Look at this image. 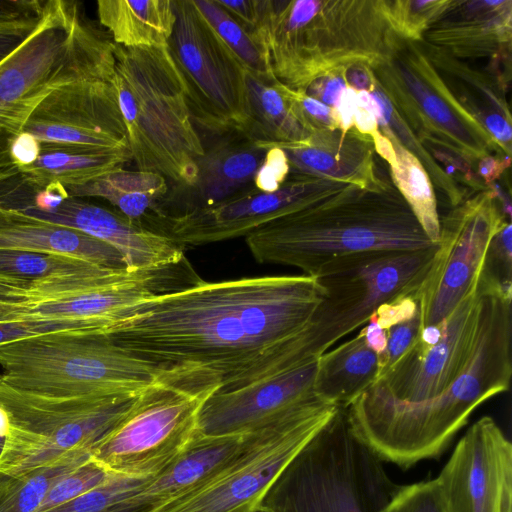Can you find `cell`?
I'll use <instances>...</instances> for the list:
<instances>
[{"label":"cell","instance_id":"cell-37","mask_svg":"<svg viewBox=\"0 0 512 512\" xmlns=\"http://www.w3.org/2000/svg\"><path fill=\"white\" fill-rule=\"evenodd\" d=\"M112 475L91 456L89 460L61 478L50 489L35 512H45L67 503L101 485Z\"/></svg>","mask_w":512,"mask_h":512},{"label":"cell","instance_id":"cell-53","mask_svg":"<svg viewBox=\"0 0 512 512\" xmlns=\"http://www.w3.org/2000/svg\"><path fill=\"white\" fill-rule=\"evenodd\" d=\"M377 153L384 158L390 167L396 165V154L391 141L378 130L371 136Z\"/></svg>","mask_w":512,"mask_h":512},{"label":"cell","instance_id":"cell-33","mask_svg":"<svg viewBox=\"0 0 512 512\" xmlns=\"http://www.w3.org/2000/svg\"><path fill=\"white\" fill-rule=\"evenodd\" d=\"M381 128L384 136L391 141L396 154V165L390 167L394 185L426 236L437 244L440 236V218L429 175L420 161L401 145L386 124Z\"/></svg>","mask_w":512,"mask_h":512},{"label":"cell","instance_id":"cell-49","mask_svg":"<svg viewBox=\"0 0 512 512\" xmlns=\"http://www.w3.org/2000/svg\"><path fill=\"white\" fill-rule=\"evenodd\" d=\"M344 79L348 87L354 90L367 91L375 86V78L371 69L363 64H355L344 71Z\"/></svg>","mask_w":512,"mask_h":512},{"label":"cell","instance_id":"cell-40","mask_svg":"<svg viewBox=\"0 0 512 512\" xmlns=\"http://www.w3.org/2000/svg\"><path fill=\"white\" fill-rule=\"evenodd\" d=\"M511 224L507 223L491 240L486 252L481 277L503 287L511 283Z\"/></svg>","mask_w":512,"mask_h":512},{"label":"cell","instance_id":"cell-55","mask_svg":"<svg viewBox=\"0 0 512 512\" xmlns=\"http://www.w3.org/2000/svg\"><path fill=\"white\" fill-rule=\"evenodd\" d=\"M17 174V171L15 168H10V169H6V170H0V181L8 178V177H11L13 175Z\"/></svg>","mask_w":512,"mask_h":512},{"label":"cell","instance_id":"cell-32","mask_svg":"<svg viewBox=\"0 0 512 512\" xmlns=\"http://www.w3.org/2000/svg\"><path fill=\"white\" fill-rule=\"evenodd\" d=\"M246 92L249 124L244 135L269 147L309 139L311 133L294 114L284 85L277 79L260 77L246 70Z\"/></svg>","mask_w":512,"mask_h":512},{"label":"cell","instance_id":"cell-20","mask_svg":"<svg viewBox=\"0 0 512 512\" xmlns=\"http://www.w3.org/2000/svg\"><path fill=\"white\" fill-rule=\"evenodd\" d=\"M318 359L246 386L212 393L202 404L197 433L241 435L258 431L316 395Z\"/></svg>","mask_w":512,"mask_h":512},{"label":"cell","instance_id":"cell-28","mask_svg":"<svg viewBox=\"0 0 512 512\" xmlns=\"http://www.w3.org/2000/svg\"><path fill=\"white\" fill-rule=\"evenodd\" d=\"M129 148L94 150L73 146L40 145L31 164L16 169L20 179L38 188L80 186L131 161Z\"/></svg>","mask_w":512,"mask_h":512},{"label":"cell","instance_id":"cell-18","mask_svg":"<svg viewBox=\"0 0 512 512\" xmlns=\"http://www.w3.org/2000/svg\"><path fill=\"white\" fill-rule=\"evenodd\" d=\"M22 132L40 145L129 148L115 88L102 80L79 79L54 89L32 112Z\"/></svg>","mask_w":512,"mask_h":512},{"label":"cell","instance_id":"cell-3","mask_svg":"<svg viewBox=\"0 0 512 512\" xmlns=\"http://www.w3.org/2000/svg\"><path fill=\"white\" fill-rule=\"evenodd\" d=\"M259 263L296 267L321 278L341 261L380 251L435 247L394 184L339 182L308 205L245 236Z\"/></svg>","mask_w":512,"mask_h":512},{"label":"cell","instance_id":"cell-54","mask_svg":"<svg viewBox=\"0 0 512 512\" xmlns=\"http://www.w3.org/2000/svg\"><path fill=\"white\" fill-rule=\"evenodd\" d=\"M23 302L0 300V323L20 321V309Z\"/></svg>","mask_w":512,"mask_h":512},{"label":"cell","instance_id":"cell-6","mask_svg":"<svg viewBox=\"0 0 512 512\" xmlns=\"http://www.w3.org/2000/svg\"><path fill=\"white\" fill-rule=\"evenodd\" d=\"M111 81L127 131L131 159L190 186L204 144L191 117L183 77L166 45L123 47L114 43Z\"/></svg>","mask_w":512,"mask_h":512},{"label":"cell","instance_id":"cell-5","mask_svg":"<svg viewBox=\"0 0 512 512\" xmlns=\"http://www.w3.org/2000/svg\"><path fill=\"white\" fill-rule=\"evenodd\" d=\"M114 42L78 1L47 0L37 27L0 62V170L30 115L54 89L79 79L111 82Z\"/></svg>","mask_w":512,"mask_h":512},{"label":"cell","instance_id":"cell-25","mask_svg":"<svg viewBox=\"0 0 512 512\" xmlns=\"http://www.w3.org/2000/svg\"><path fill=\"white\" fill-rule=\"evenodd\" d=\"M251 433L205 436L196 431L182 453L131 497L132 505L150 512L201 486L237 457Z\"/></svg>","mask_w":512,"mask_h":512},{"label":"cell","instance_id":"cell-46","mask_svg":"<svg viewBox=\"0 0 512 512\" xmlns=\"http://www.w3.org/2000/svg\"><path fill=\"white\" fill-rule=\"evenodd\" d=\"M344 72H334L315 79L305 90V94L326 106L336 108L347 87Z\"/></svg>","mask_w":512,"mask_h":512},{"label":"cell","instance_id":"cell-45","mask_svg":"<svg viewBox=\"0 0 512 512\" xmlns=\"http://www.w3.org/2000/svg\"><path fill=\"white\" fill-rule=\"evenodd\" d=\"M419 313L417 300L413 296H403L381 304L372 316L387 331L391 326L407 321Z\"/></svg>","mask_w":512,"mask_h":512},{"label":"cell","instance_id":"cell-8","mask_svg":"<svg viewBox=\"0 0 512 512\" xmlns=\"http://www.w3.org/2000/svg\"><path fill=\"white\" fill-rule=\"evenodd\" d=\"M1 376L62 397L138 395L164 383L160 371L102 332H53L0 344Z\"/></svg>","mask_w":512,"mask_h":512},{"label":"cell","instance_id":"cell-22","mask_svg":"<svg viewBox=\"0 0 512 512\" xmlns=\"http://www.w3.org/2000/svg\"><path fill=\"white\" fill-rule=\"evenodd\" d=\"M270 148L242 133L205 148L194 182L168 191L158 206L156 221L217 205L249 189Z\"/></svg>","mask_w":512,"mask_h":512},{"label":"cell","instance_id":"cell-39","mask_svg":"<svg viewBox=\"0 0 512 512\" xmlns=\"http://www.w3.org/2000/svg\"><path fill=\"white\" fill-rule=\"evenodd\" d=\"M92 331L86 323L65 319H26L0 323V344L53 332Z\"/></svg>","mask_w":512,"mask_h":512},{"label":"cell","instance_id":"cell-10","mask_svg":"<svg viewBox=\"0 0 512 512\" xmlns=\"http://www.w3.org/2000/svg\"><path fill=\"white\" fill-rule=\"evenodd\" d=\"M436 248L356 255L318 278L325 297L296 341L298 365L317 360L338 340L363 327L381 304L415 297Z\"/></svg>","mask_w":512,"mask_h":512},{"label":"cell","instance_id":"cell-23","mask_svg":"<svg viewBox=\"0 0 512 512\" xmlns=\"http://www.w3.org/2000/svg\"><path fill=\"white\" fill-rule=\"evenodd\" d=\"M148 271L111 269L60 254L0 250V279L24 285L31 300L58 298L113 285Z\"/></svg>","mask_w":512,"mask_h":512},{"label":"cell","instance_id":"cell-21","mask_svg":"<svg viewBox=\"0 0 512 512\" xmlns=\"http://www.w3.org/2000/svg\"><path fill=\"white\" fill-rule=\"evenodd\" d=\"M21 212L112 246L121 254L129 271L162 268L186 258V247L169 236L84 198L68 195L50 210Z\"/></svg>","mask_w":512,"mask_h":512},{"label":"cell","instance_id":"cell-2","mask_svg":"<svg viewBox=\"0 0 512 512\" xmlns=\"http://www.w3.org/2000/svg\"><path fill=\"white\" fill-rule=\"evenodd\" d=\"M477 340L459 376L443 392L402 402L362 392L344 410L354 433L383 461L408 468L436 458L474 410L506 392L512 376V288L479 278Z\"/></svg>","mask_w":512,"mask_h":512},{"label":"cell","instance_id":"cell-50","mask_svg":"<svg viewBox=\"0 0 512 512\" xmlns=\"http://www.w3.org/2000/svg\"><path fill=\"white\" fill-rule=\"evenodd\" d=\"M360 333L363 335L367 346L378 356L384 352L387 345V332L376 322L373 316L361 328Z\"/></svg>","mask_w":512,"mask_h":512},{"label":"cell","instance_id":"cell-38","mask_svg":"<svg viewBox=\"0 0 512 512\" xmlns=\"http://www.w3.org/2000/svg\"><path fill=\"white\" fill-rule=\"evenodd\" d=\"M384 512H446L436 478L400 486Z\"/></svg>","mask_w":512,"mask_h":512},{"label":"cell","instance_id":"cell-26","mask_svg":"<svg viewBox=\"0 0 512 512\" xmlns=\"http://www.w3.org/2000/svg\"><path fill=\"white\" fill-rule=\"evenodd\" d=\"M0 250L66 255L111 269H126L112 246L80 231L0 205Z\"/></svg>","mask_w":512,"mask_h":512},{"label":"cell","instance_id":"cell-1","mask_svg":"<svg viewBox=\"0 0 512 512\" xmlns=\"http://www.w3.org/2000/svg\"><path fill=\"white\" fill-rule=\"evenodd\" d=\"M324 297L305 274L202 279L146 299L100 332L164 383L225 391L297 367L296 340Z\"/></svg>","mask_w":512,"mask_h":512},{"label":"cell","instance_id":"cell-56","mask_svg":"<svg viewBox=\"0 0 512 512\" xmlns=\"http://www.w3.org/2000/svg\"><path fill=\"white\" fill-rule=\"evenodd\" d=\"M257 512H259V511H257Z\"/></svg>","mask_w":512,"mask_h":512},{"label":"cell","instance_id":"cell-43","mask_svg":"<svg viewBox=\"0 0 512 512\" xmlns=\"http://www.w3.org/2000/svg\"><path fill=\"white\" fill-rule=\"evenodd\" d=\"M289 172V165L282 149L271 147L253 184L262 191H275L288 178Z\"/></svg>","mask_w":512,"mask_h":512},{"label":"cell","instance_id":"cell-36","mask_svg":"<svg viewBox=\"0 0 512 512\" xmlns=\"http://www.w3.org/2000/svg\"><path fill=\"white\" fill-rule=\"evenodd\" d=\"M450 1H382L392 29L403 39L421 40L422 34L447 8Z\"/></svg>","mask_w":512,"mask_h":512},{"label":"cell","instance_id":"cell-31","mask_svg":"<svg viewBox=\"0 0 512 512\" xmlns=\"http://www.w3.org/2000/svg\"><path fill=\"white\" fill-rule=\"evenodd\" d=\"M97 15L112 41L123 47L166 45L176 21L173 0H98Z\"/></svg>","mask_w":512,"mask_h":512},{"label":"cell","instance_id":"cell-41","mask_svg":"<svg viewBox=\"0 0 512 512\" xmlns=\"http://www.w3.org/2000/svg\"><path fill=\"white\" fill-rule=\"evenodd\" d=\"M421 327L420 313L413 318L391 326L387 332V345L378 356L379 378L409 348Z\"/></svg>","mask_w":512,"mask_h":512},{"label":"cell","instance_id":"cell-30","mask_svg":"<svg viewBox=\"0 0 512 512\" xmlns=\"http://www.w3.org/2000/svg\"><path fill=\"white\" fill-rule=\"evenodd\" d=\"M378 373V355L359 332L318 358L314 391L345 409L376 381Z\"/></svg>","mask_w":512,"mask_h":512},{"label":"cell","instance_id":"cell-17","mask_svg":"<svg viewBox=\"0 0 512 512\" xmlns=\"http://www.w3.org/2000/svg\"><path fill=\"white\" fill-rule=\"evenodd\" d=\"M338 181L293 174L275 191L254 185L217 205L159 220L155 230L184 247L247 236L263 225L315 201Z\"/></svg>","mask_w":512,"mask_h":512},{"label":"cell","instance_id":"cell-52","mask_svg":"<svg viewBox=\"0 0 512 512\" xmlns=\"http://www.w3.org/2000/svg\"><path fill=\"white\" fill-rule=\"evenodd\" d=\"M354 125L359 133L370 135V137L378 130L377 119L372 112L358 106L354 115Z\"/></svg>","mask_w":512,"mask_h":512},{"label":"cell","instance_id":"cell-48","mask_svg":"<svg viewBox=\"0 0 512 512\" xmlns=\"http://www.w3.org/2000/svg\"><path fill=\"white\" fill-rule=\"evenodd\" d=\"M357 107V92L347 86L340 97L338 105L332 109L333 116L341 131L347 132L354 125V115Z\"/></svg>","mask_w":512,"mask_h":512},{"label":"cell","instance_id":"cell-19","mask_svg":"<svg viewBox=\"0 0 512 512\" xmlns=\"http://www.w3.org/2000/svg\"><path fill=\"white\" fill-rule=\"evenodd\" d=\"M436 480L446 512H512V446L493 418L473 423Z\"/></svg>","mask_w":512,"mask_h":512},{"label":"cell","instance_id":"cell-12","mask_svg":"<svg viewBox=\"0 0 512 512\" xmlns=\"http://www.w3.org/2000/svg\"><path fill=\"white\" fill-rule=\"evenodd\" d=\"M176 21L167 43L187 90L194 123L215 134H245L249 124L246 69L196 8L173 0Z\"/></svg>","mask_w":512,"mask_h":512},{"label":"cell","instance_id":"cell-4","mask_svg":"<svg viewBox=\"0 0 512 512\" xmlns=\"http://www.w3.org/2000/svg\"><path fill=\"white\" fill-rule=\"evenodd\" d=\"M258 34L274 77L301 92L352 65L372 69L384 63L401 38L382 1L355 0H267Z\"/></svg>","mask_w":512,"mask_h":512},{"label":"cell","instance_id":"cell-14","mask_svg":"<svg viewBox=\"0 0 512 512\" xmlns=\"http://www.w3.org/2000/svg\"><path fill=\"white\" fill-rule=\"evenodd\" d=\"M406 59L395 52L371 69L381 90L400 108L421 141L442 145L468 161L502 150L492 136L453 99L440 76L413 41L405 39Z\"/></svg>","mask_w":512,"mask_h":512},{"label":"cell","instance_id":"cell-11","mask_svg":"<svg viewBox=\"0 0 512 512\" xmlns=\"http://www.w3.org/2000/svg\"><path fill=\"white\" fill-rule=\"evenodd\" d=\"M340 409L316 394L252 432L237 457L207 482L150 512H257L284 468Z\"/></svg>","mask_w":512,"mask_h":512},{"label":"cell","instance_id":"cell-35","mask_svg":"<svg viewBox=\"0 0 512 512\" xmlns=\"http://www.w3.org/2000/svg\"><path fill=\"white\" fill-rule=\"evenodd\" d=\"M193 2L248 72L260 77L276 79L269 64L265 46L258 35L238 22L216 0H193Z\"/></svg>","mask_w":512,"mask_h":512},{"label":"cell","instance_id":"cell-42","mask_svg":"<svg viewBox=\"0 0 512 512\" xmlns=\"http://www.w3.org/2000/svg\"><path fill=\"white\" fill-rule=\"evenodd\" d=\"M41 13L0 19V62L30 36L39 23Z\"/></svg>","mask_w":512,"mask_h":512},{"label":"cell","instance_id":"cell-16","mask_svg":"<svg viewBox=\"0 0 512 512\" xmlns=\"http://www.w3.org/2000/svg\"><path fill=\"white\" fill-rule=\"evenodd\" d=\"M480 309L477 285L442 321V334L437 343L428 345L417 335L409 348L365 391L402 402H419L443 392L472 355Z\"/></svg>","mask_w":512,"mask_h":512},{"label":"cell","instance_id":"cell-44","mask_svg":"<svg viewBox=\"0 0 512 512\" xmlns=\"http://www.w3.org/2000/svg\"><path fill=\"white\" fill-rule=\"evenodd\" d=\"M216 1L224 10H226L249 31L258 35V30L265 15L267 0Z\"/></svg>","mask_w":512,"mask_h":512},{"label":"cell","instance_id":"cell-24","mask_svg":"<svg viewBox=\"0 0 512 512\" xmlns=\"http://www.w3.org/2000/svg\"><path fill=\"white\" fill-rule=\"evenodd\" d=\"M372 144V138L350 129L316 131L303 143L275 147L284 152L292 174L378 188L386 181L375 174Z\"/></svg>","mask_w":512,"mask_h":512},{"label":"cell","instance_id":"cell-29","mask_svg":"<svg viewBox=\"0 0 512 512\" xmlns=\"http://www.w3.org/2000/svg\"><path fill=\"white\" fill-rule=\"evenodd\" d=\"M70 196L101 198L127 218L151 226L157 209L169 191L162 175L118 168L80 186L65 188Z\"/></svg>","mask_w":512,"mask_h":512},{"label":"cell","instance_id":"cell-34","mask_svg":"<svg viewBox=\"0 0 512 512\" xmlns=\"http://www.w3.org/2000/svg\"><path fill=\"white\" fill-rule=\"evenodd\" d=\"M92 455H77L12 476H0V512H35L50 489Z\"/></svg>","mask_w":512,"mask_h":512},{"label":"cell","instance_id":"cell-7","mask_svg":"<svg viewBox=\"0 0 512 512\" xmlns=\"http://www.w3.org/2000/svg\"><path fill=\"white\" fill-rule=\"evenodd\" d=\"M338 413L272 484L259 512H384L399 485Z\"/></svg>","mask_w":512,"mask_h":512},{"label":"cell","instance_id":"cell-47","mask_svg":"<svg viewBox=\"0 0 512 512\" xmlns=\"http://www.w3.org/2000/svg\"><path fill=\"white\" fill-rule=\"evenodd\" d=\"M40 144L29 134L22 132L11 143L10 159L15 169L31 164L38 157Z\"/></svg>","mask_w":512,"mask_h":512},{"label":"cell","instance_id":"cell-51","mask_svg":"<svg viewBox=\"0 0 512 512\" xmlns=\"http://www.w3.org/2000/svg\"><path fill=\"white\" fill-rule=\"evenodd\" d=\"M510 165V156H505L501 161L496 157L488 155L479 160V173L489 186L503 170Z\"/></svg>","mask_w":512,"mask_h":512},{"label":"cell","instance_id":"cell-13","mask_svg":"<svg viewBox=\"0 0 512 512\" xmlns=\"http://www.w3.org/2000/svg\"><path fill=\"white\" fill-rule=\"evenodd\" d=\"M212 393L191 392L167 383L143 391L92 458L112 474L157 475L189 444L197 430L200 408Z\"/></svg>","mask_w":512,"mask_h":512},{"label":"cell","instance_id":"cell-15","mask_svg":"<svg viewBox=\"0 0 512 512\" xmlns=\"http://www.w3.org/2000/svg\"><path fill=\"white\" fill-rule=\"evenodd\" d=\"M490 188L455 206L440 220L429 270L418 288L420 329L435 326L477 287L493 237L507 224Z\"/></svg>","mask_w":512,"mask_h":512},{"label":"cell","instance_id":"cell-9","mask_svg":"<svg viewBox=\"0 0 512 512\" xmlns=\"http://www.w3.org/2000/svg\"><path fill=\"white\" fill-rule=\"evenodd\" d=\"M136 397L53 396L13 386L0 374V406L10 420L0 453V476L92 455Z\"/></svg>","mask_w":512,"mask_h":512},{"label":"cell","instance_id":"cell-27","mask_svg":"<svg viewBox=\"0 0 512 512\" xmlns=\"http://www.w3.org/2000/svg\"><path fill=\"white\" fill-rule=\"evenodd\" d=\"M511 5L510 0L450 1L427 36L462 57L497 52L510 44Z\"/></svg>","mask_w":512,"mask_h":512}]
</instances>
